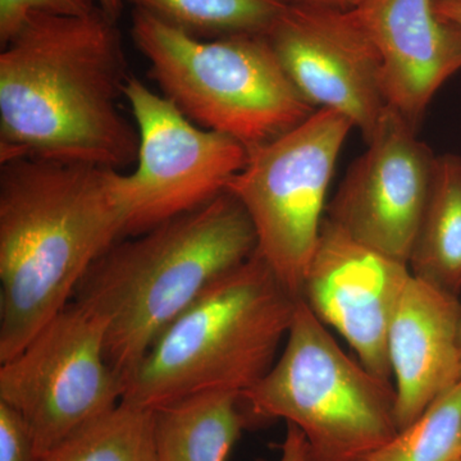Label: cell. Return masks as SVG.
Masks as SVG:
<instances>
[{"label": "cell", "instance_id": "cell-5", "mask_svg": "<svg viewBox=\"0 0 461 461\" xmlns=\"http://www.w3.org/2000/svg\"><path fill=\"white\" fill-rule=\"evenodd\" d=\"M132 41L162 95L190 121L248 150L280 138L317 111L264 35L195 38L133 9Z\"/></svg>", "mask_w": 461, "mask_h": 461}, {"label": "cell", "instance_id": "cell-14", "mask_svg": "<svg viewBox=\"0 0 461 461\" xmlns=\"http://www.w3.org/2000/svg\"><path fill=\"white\" fill-rule=\"evenodd\" d=\"M459 295L411 276L388 330L399 429L461 381Z\"/></svg>", "mask_w": 461, "mask_h": 461}, {"label": "cell", "instance_id": "cell-17", "mask_svg": "<svg viewBox=\"0 0 461 461\" xmlns=\"http://www.w3.org/2000/svg\"><path fill=\"white\" fill-rule=\"evenodd\" d=\"M133 9L195 38L213 41L264 35L284 14L288 0H129Z\"/></svg>", "mask_w": 461, "mask_h": 461}, {"label": "cell", "instance_id": "cell-20", "mask_svg": "<svg viewBox=\"0 0 461 461\" xmlns=\"http://www.w3.org/2000/svg\"><path fill=\"white\" fill-rule=\"evenodd\" d=\"M96 7L95 0H0V45L8 44L33 14L84 16Z\"/></svg>", "mask_w": 461, "mask_h": 461}, {"label": "cell", "instance_id": "cell-10", "mask_svg": "<svg viewBox=\"0 0 461 461\" xmlns=\"http://www.w3.org/2000/svg\"><path fill=\"white\" fill-rule=\"evenodd\" d=\"M417 130L388 107L326 211V218L357 241L408 264L437 159Z\"/></svg>", "mask_w": 461, "mask_h": 461}, {"label": "cell", "instance_id": "cell-19", "mask_svg": "<svg viewBox=\"0 0 461 461\" xmlns=\"http://www.w3.org/2000/svg\"><path fill=\"white\" fill-rule=\"evenodd\" d=\"M461 459V381L417 420L360 461H456Z\"/></svg>", "mask_w": 461, "mask_h": 461}, {"label": "cell", "instance_id": "cell-9", "mask_svg": "<svg viewBox=\"0 0 461 461\" xmlns=\"http://www.w3.org/2000/svg\"><path fill=\"white\" fill-rule=\"evenodd\" d=\"M123 98L139 135L135 171L118 177L124 238L217 198L247 165L248 149L241 142L194 123L139 78L130 76Z\"/></svg>", "mask_w": 461, "mask_h": 461}, {"label": "cell", "instance_id": "cell-6", "mask_svg": "<svg viewBox=\"0 0 461 461\" xmlns=\"http://www.w3.org/2000/svg\"><path fill=\"white\" fill-rule=\"evenodd\" d=\"M240 402L248 418L295 426L313 461H360L400 430L391 381L348 357L303 299L280 357Z\"/></svg>", "mask_w": 461, "mask_h": 461}, {"label": "cell", "instance_id": "cell-12", "mask_svg": "<svg viewBox=\"0 0 461 461\" xmlns=\"http://www.w3.org/2000/svg\"><path fill=\"white\" fill-rule=\"evenodd\" d=\"M411 276L408 263L357 241L324 217L302 299L366 369L390 381L388 330Z\"/></svg>", "mask_w": 461, "mask_h": 461}, {"label": "cell", "instance_id": "cell-15", "mask_svg": "<svg viewBox=\"0 0 461 461\" xmlns=\"http://www.w3.org/2000/svg\"><path fill=\"white\" fill-rule=\"evenodd\" d=\"M249 421L240 395L209 391L154 411L156 461H227Z\"/></svg>", "mask_w": 461, "mask_h": 461}, {"label": "cell", "instance_id": "cell-22", "mask_svg": "<svg viewBox=\"0 0 461 461\" xmlns=\"http://www.w3.org/2000/svg\"><path fill=\"white\" fill-rule=\"evenodd\" d=\"M278 461H313L304 435L293 424H287L286 436L282 442L281 456Z\"/></svg>", "mask_w": 461, "mask_h": 461}, {"label": "cell", "instance_id": "cell-23", "mask_svg": "<svg viewBox=\"0 0 461 461\" xmlns=\"http://www.w3.org/2000/svg\"><path fill=\"white\" fill-rule=\"evenodd\" d=\"M437 16L461 30V0H433Z\"/></svg>", "mask_w": 461, "mask_h": 461}, {"label": "cell", "instance_id": "cell-8", "mask_svg": "<svg viewBox=\"0 0 461 461\" xmlns=\"http://www.w3.org/2000/svg\"><path fill=\"white\" fill-rule=\"evenodd\" d=\"M107 321L72 300L0 366V402L25 418L39 459L121 402L122 375L105 357Z\"/></svg>", "mask_w": 461, "mask_h": 461}, {"label": "cell", "instance_id": "cell-27", "mask_svg": "<svg viewBox=\"0 0 461 461\" xmlns=\"http://www.w3.org/2000/svg\"><path fill=\"white\" fill-rule=\"evenodd\" d=\"M456 461H461V459H459V460H456Z\"/></svg>", "mask_w": 461, "mask_h": 461}, {"label": "cell", "instance_id": "cell-24", "mask_svg": "<svg viewBox=\"0 0 461 461\" xmlns=\"http://www.w3.org/2000/svg\"><path fill=\"white\" fill-rule=\"evenodd\" d=\"M296 5H321V7H330L338 9H353L360 0H288Z\"/></svg>", "mask_w": 461, "mask_h": 461}, {"label": "cell", "instance_id": "cell-18", "mask_svg": "<svg viewBox=\"0 0 461 461\" xmlns=\"http://www.w3.org/2000/svg\"><path fill=\"white\" fill-rule=\"evenodd\" d=\"M41 461H156L154 411L121 400L67 436Z\"/></svg>", "mask_w": 461, "mask_h": 461}, {"label": "cell", "instance_id": "cell-13", "mask_svg": "<svg viewBox=\"0 0 461 461\" xmlns=\"http://www.w3.org/2000/svg\"><path fill=\"white\" fill-rule=\"evenodd\" d=\"M351 11L381 58L388 105L420 126L461 71V30L437 16L433 0H360Z\"/></svg>", "mask_w": 461, "mask_h": 461}, {"label": "cell", "instance_id": "cell-26", "mask_svg": "<svg viewBox=\"0 0 461 461\" xmlns=\"http://www.w3.org/2000/svg\"><path fill=\"white\" fill-rule=\"evenodd\" d=\"M460 351H461V326H460Z\"/></svg>", "mask_w": 461, "mask_h": 461}, {"label": "cell", "instance_id": "cell-25", "mask_svg": "<svg viewBox=\"0 0 461 461\" xmlns=\"http://www.w3.org/2000/svg\"><path fill=\"white\" fill-rule=\"evenodd\" d=\"M98 7L112 20L118 21L123 9L124 0H95Z\"/></svg>", "mask_w": 461, "mask_h": 461}, {"label": "cell", "instance_id": "cell-21", "mask_svg": "<svg viewBox=\"0 0 461 461\" xmlns=\"http://www.w3.org/2000/svg\"><path fill=\"white\" fill-rule=\"evenodd\" d=\"M0 461H41L20 411L0 402Z\"/></svg>", "mask_w": 461, "mask_h": 461}, {"label": "cell", "instance_id": "cell-7", "mask_svg": "<svg viewBox=\"0 0 461 461\" xmlns=\"http://www.w3.org/2000/svg\"><path fill=\"white\" fill-rule=\"evenodd\" d=\"M353 129L345 115L317 109L295 129L248 150L247 165L226 187L253 222L257 250L297 299L326 217L339 151Z\"/></svg>", "mask_w": 461, "mask_h": 461}, {"label": "cell", "instance_id": "cell-4", "mask_svg": "<svg viewBox=\"0 0 461 461\" xmlns=\"http://www.w3.org/2000/svg\"><path fill=\"white\" fill-rule=\"evenodd\" d=\"M256 251L223 273L124 375V402L156 409L209 391L241 395L277 360L297 302Z\"/></svg>", "mask_w": 461, "mask_h": 461}, {"label": "cell", "instance_id": "cell-1", "mask_svg": "<svg viewBox=\"0 0 461 461\" xmlns=\"http://www.w3.org/2000/svg\"><path fill=\"white\" fill-rule=\"evenodd\" d=\"M129 77L117 21L99 7L32 14L0 53V163L133 165L138 130L118 108Z\"/></svg>", "mask_w": 461, "mask_h": 461}, {"label": "cell", "instance_id": "cell-2", "mask_svg": "<svg viewBox=\"0 0 461 461\" xmlns=\"http://www.w3.org/2000/svg\"><path fill=\"white\" fill-rule=\"evenodd\" d=\"M118 177L84 163H0V364L72 302L90 267L124 238Z\"/></svg>", "mask_w": 461, "mask_h": 461}, {"label": "cell", "instance_id": "cell-3", "mask_svg": "<svg viewBox=\"0 0 461 461\" xmlns=\"http://www.w3.org/2000/svg\"><path fill=\"white\" fill-rule=\"evenodd\" d=\"M257 248L250 217L224 191L147 232L118 240L90 267L72 300L107 321L105 357L123 378L212 282Z\"/></svg>", "mask_w": 461, "mask_h": 461}, {"label": "cell", "instance_id": "cell-16", "mask_svg": "<svg viewBox=\"0 0 461 461\" xmlns=\"http://www.w3.org/2000/svg\"><path fill=\"white\" fill-rule=\"evenodd\" d=\"M409 268L420 280L455 295L461 293V157L437 156Z\"/></svg>", "mask_w": 461, "mask_h": 461}, {"label": "cell", "instance_id": "cell-11", "mask_svg": "<svg viewBox=\"0 0 461 461\" xmlns=\"http://www.w3.org/2000/svg\"><path fill=\"white\" fill-rule=\"evenodd\" d=\"M267 38L314 108L345 115L371 139L390 105L381 58L351 9L291 3Z\"/></svg>", "mask_w": 461, "mask_h": 461}]
</instances>
